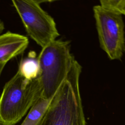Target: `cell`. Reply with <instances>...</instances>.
<instances>
[{"label": "cell", "instance_id": "9", "mask_svg": "<svg viewBox=\"0 0 125 125\" xmlns=\"http://www.w3.org/2000/svg\"><path fill=\"white\" fill-rule=\"evenodd\" d=\"M100 5L125 16V0H101Z\"/></svg>", "mask_w": 125, "mask_h": 125}, {"label": "cell", "instance_id": "6", "mask_svg": "<svg viewBox=\"0 0 125 125\" xmlns=\"http://www.w3.org/2000/svg\"><path fill=\"white\" fill-rule=\"evenodd\" d=\"M29 43L27 37L8 31L0 35V64L22 54Z\"/></svg>", "mask_w": 125, "mask_h": 125}, {"label": "cell", "instance_id": "10", "mask_svg": "<svg viewBox=\"0 0 125 125\" xmlns=\"http://www.w3.org/2000/svg\"><path fill=\"white\" fill-rule=\"evenodd\" d=\"M4 29V25L3 21L0 19V35H1V33Z\"/></svg>", "mask_w": 125, "mask_h": 125}, {"label": "cell", "instance_id": "1", "mask_svg": "<svg viewBox=\"0 0 125 125\" xmlns=\"http://www.w3.org/2000/svg\"><path fill=\"white\" fill-rule=\"evenodd\" d=\"M81 71L75 60L53 97L42 125H86L79 88Z\"/></svg>", "mask_w": 125, "mask_h": 125}, {"label": "cell", "instance_id": "5", "mask_svg": "<svg viewBox=\"0 0 125 125\" xmlns=\"http://www.w3.org/2000/svg\"><path fill=\"white\" fill-rule=\"evenodd\" d=\"M41 1L12 0L28 35L42 48L56 40L60 34L54 19L40 6Z\"/></svg>", "mask_w": 125, "mask_h": 125}, {"label": "cell", "instance_id": "2", "mask_svg": "<svg viewBox=\"0 0 125 125\" xmlns=\"http://www.w3.org/2000/svg\"><path fill=\"white\" fill-rule=\"evenodd\" d=\"M70 42L56 40L42 48L37 57L42 97L52 98L66 78L75 61Z\"/></svg>", "mask_w": 125, "mask_h": 125}, {"label": "cell", "instance_id": "11", "mask_svg": "<svg viewBox=\"0 0 125 125\" xmlns=\"http://www.w3.org/2000/svg\"><path fill=\"white\" fill-rule=\"evenodd\" d=\"M5 64H5V63H1V64H0V75H1V74L2 72L3 69L4 68V66H5Z\"/></svg>", "mask_w": 125, "mask_h": 125}, {"label": "cell", "instance_id": "3", "mask_svg": "<svg viewBox=\"0 0 125 125\" xmlns=\"http://www.w3.org/2000/svg\"><path fill=\"white\" fill-rule=\"evenodd\" d=\"M42 97L38 78L29 80L18 71L4 85L0 96V125H15Z\"/></svg>", "mask_w": 125, "mask_h": 125}, {"label": "cell", "instance_id": "7", "mask_svg": "<svg viewBox=\"0 0 125 125\" xmlns=\"http://www.w3.org/2000/svg\"><path fill=\"white\" fill-rule=\"evenodd\" d=\"M52 98L47 99L41 97L31 107L21 125H42L43 118Z\"/></svg>", "mask_w": 125, "mask_h": 125}, {"label": "cell", "instance_id": "8", "mask_svg": "<svg viewBox=\"0 0 125 125\" xmlns=\"http://www.w3.org/2000/svg\"><path fill=\"white\" fill-rule=\"evenodd\" d=\"M18 71L25 79L32 80L38 77L39 64L34 52H30L28 57L20 62Z\"/></svg>", "mask_w": 125, "mask_h": 125}, {"label": "cell", "instance_id": "4", "mask_svg": "<svg viewBox=\"0 0 125 125\" xmlns=\"http://www.w3.org/2000/svg\"><path fill=\"white\" fill-rule=\"evenodd\" d=\"M101 48L111 60H120L125 52L122 15L101 5L93 7Z\"/></svg>", "mask_w": 125, "mask_h": 125}]
</instances>
